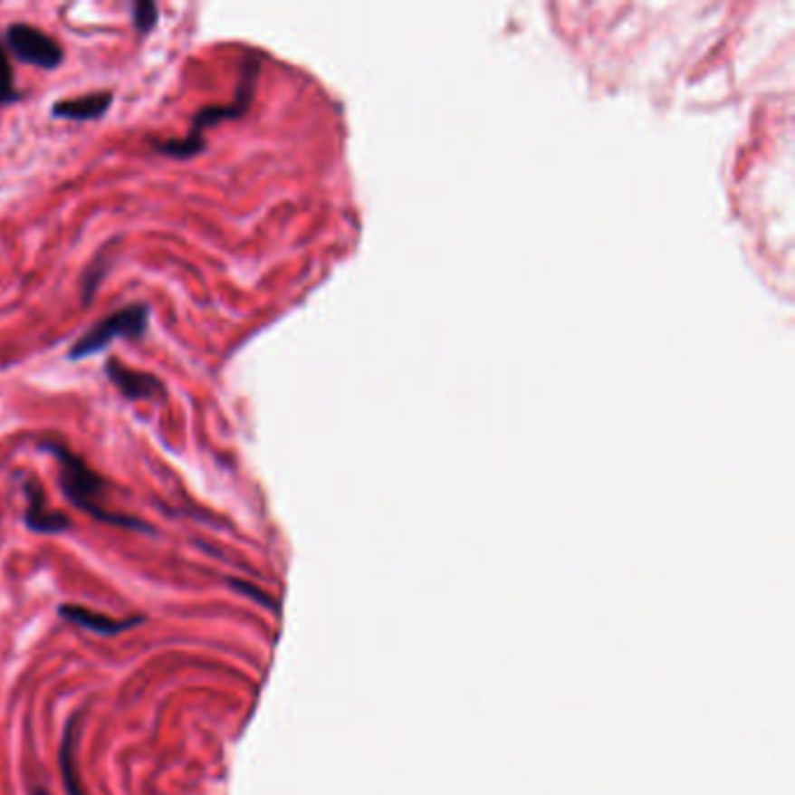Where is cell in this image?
Returning <instances> with one entry per match:
<instances>
[{
  "mask_svg": "<svg viewBox=\"0 0 795 795\" xmlns=\"http://www.w3.org/2000/svg\"><path fill=\"white\" fill-rule=\"evenodd\" d=\"M157 19H159V5L157 3H152V0L133 3V28H136L138 35L152 34V28L157 26Z\"/></svg>",
  "mask_w": 795,
  "mask_h": 795,
  "instance_id": "cell-12",
  "label": "cell"
},
{
  "mask_svg": "<svg viewBox=\"0 0 795 795\" xmlns=\"http://www.w3.org/2000/svg\"><path fill=\"white\" fill-rule=\"evenodd\" d=\"M40 448L47 450L56 462H59V483L61 490L66 494V500L72 506H77L80 511L89 513L91 518L101 522H108V525H120L129 527V530H143V532H152V527L148 522L138 521L131 516H121V513H112L103 506L105 490H108V483L93 472L91 466L82 460L80 455H75L72 450H68L66 445L59 444V441H43Z\"/></svg>",
  "mask_w": 795,
  "mask_h": 795,
  "instance_id": "cell-1",
  "label": "cell"
},
{
  "mask_svg": "<svg viewBox=\"0 0 795 795\" xmlns=\"http://www.w3.org/2000/svg\"><path fill=\"white\" fill-rule=\"evenodd\" d=\"M149 330L148 303H129L101 322L91 324L68 350V359H87L105 350L117 339H143Z\"/></svg>",
  "mask_w": 795,
  "mask_h": 795,
  "instance_id": "cell-2",
  "label": "cell"
},
{
  "mask_svg": "<svg viewBox=\"0 0 795 795\" xmlns=\"http://www.w3.org/2000/svg\"><path fill=\"white\" fill-rule=\"evenodd\" d=\"M103 273H105V262L103 259H96V262L91 263V269L84 273V280H82V302L84 303L91 302L93 292L99 290Z\"/></svg>",
  "mask_w": 795,
  "mask_h": 795,
  "instance_id": "cell-13",
  "label": "cell"
},
{
  "mask_svg": "<svg viewBox=\"0 0 795 795\" xmlns=\"http://www.w3.org/2000/svg\"><path fill=\"white\" fill-rule=\"evenodd\" d=\"M112 105L110 91H93L80 99H66L52 105V117L68 121L101 120Z\"/></svg>",
  "mask_w": 795,
  "mask_h": 795,
  "instance_id": "cell-9",
  "label": "cell"
},
{
  "mask_svg": "<svg viewBox=\"0 0 795 795\" xmlns=\"http://www.w3.org/2000/svg\"><path fill=\"white\" fill-rule=\"evenodd\" d=\"M105 376L120 389L121 395L127 399L143 401V399H154V397H164L166 388L154 373L136 371V369H129L120 362V359H108L105 362Z\"/></svg>",
  "mask_w": 795,
  "mask_h": 795,
  "instance_id": "cell-6",
  "label": "cell"
},
{
  "mask_svg": "<svg viewBox=\"0 0 795 795\" xmlns=\"http://www.w3.org/2000/svg\"><path fill=\"white\" fill-rule=\"evenodd\" d=\"M80 725H82V714H75L66 725L63 742L59 749V765L61 779H63V789L68 795H87L77 770V735H80Z\"/></svg>",
  "mask_w": 795,
  "mask_h": 795,
  "instance_id": "cell-8",
  "label": "cell"
},
{
  "mask_svg": "<svg viewBox=\"0 0 795 795\" xmlns=\"http://www.w3.org/2000/svg\"><path fill=\"white\" fill-rule=\"evenodd\" d=\"M24 494H26V511H24V522H26L28 530L40 534H61L71 530L72 521L61 513V511H52L47 506V497H44V490L38 481L34 478H26L24 483Z\"/></svg>",
  "mask_w": 795,
  "mask_h": 795,
  "instance_id": "cell-5",
  "label": "cell"
},
{
  "mask_svg": "<svg viewBox=\"0 0 795 795\" xmlns=\"http://www.w3.org/2000/svg\"><path fill=\"white\" fill-rule=\"evenodd\" d=\"M61 618L71 620L75 626L87 627V630L96 632V635H120V632H127L131 627H136L138 623H143V616H136V618H110L105 614H96V611L87 609V607H77V604H63L59 609Z\"/></svg>",
  "mask_w": 795,
  "mask_h": 795,
  "instance_id": "cell-7",
  "label": "cell"
},
{
  "mask_svg": "<svg viewBox=\"0 0 795 795\" xmlns=\"http://www.w3.org/2000/svg\"><path fill=\"white\" fill-rule=\"evenodd\" d=\"M34 795H50V793H47V790H40L38 789V790H34Z\"/></svg>",
  "mask_w": 795,
  "mask_h": 795,
  "instance_id": "cell-14",
  "label": "cell"
},
{
  "mask_svg": "<svg viewBox=\"0 0 795 795\" xmlns=\"http://www.w3.org/2000/svg\"><path fill=\"white\" fill-rule=\"evenodd\" d=\"M152 148L159 154L166 157H173V159H192L198 157L201 152H206L208 143H206V136H198V133H187L182 138H168V140H154Z\"/></svg>",
  "mask_w": 795,
  "mask_h": 795,
  "instance_id": "cell-10",
  "label": "cell"
},
{
  "mask_svg": "<svg viewBox=\"0 0 795 795\" xmlns=\"http://www.w3.org/2000/svg\"><path fill=\"white\" fill-rule=\"evenodd\" d=\"M22 99V91L14 84V71H12L10 52L5 47V40L0 35V108L10 103H17Z\"/></svg>",
  "mask_w": 795,
  "mask_h": 795,
  "instance_id": "cell-11",
  "label": "cell"
},
{
  "mask_svg": "<svg viewBox=\"0 0 795 795\" xmlns=\"http://www.w3.org/2000/svg\"><path fill=\"white\" fill-rule=\"evenodd\" d=\"M257 75H259V59H247L243 63V72H241V82H238L236 89V99L234 103H225V105H208V108H201L196 115L192 117V133H198V136H204L208 129L217 127L222 121H229V120H238L247 112L250 108V101H253V91H254V82H257Z\"/></svg>",
  "mask_w": 795,
  "mask_h": 795,
  "instance_id": "cell-4",
  "label": "cell"
},
{
  "mask_svg": "<svg viewBox=\"0 0 795 795\" xmlns=\"http://www.w3.org/2000/svg\"><path fill=\"white\" fill-rule=\"evenodd\" d=\"M7 52L17 56L19 61L28 66L43 68V71H54L63 61V50L52 35H47L40 28L31 24H10L3 35Z\"/></svg>",
  "mask_w": 795,
  "mask_h": 795,
  "instance_id": "cell-3",
  "label": "cell"
}]
</instances>
